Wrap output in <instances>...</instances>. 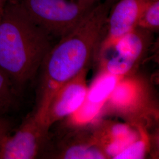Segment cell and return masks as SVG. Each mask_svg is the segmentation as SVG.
Instances as JSON below:
<instances>
[{"label":"cell","instance_id":"6da1fadb","mask_svg":"<svg viewBox=\"0 0 159 159\" xmlns=\"http://www.w3.org/2000/svg\"><path fill=\"white\" fill-rule=\"evenodd\" d=\"M116 0L98 1L79 24L60 39L47 54L42 73L37 109L42 121L51 99L60 88L88 69L96 56L105 33L110 10Z\"/></svg>","mask_w":159,"mask_h":159},{"label":"cell","instance_id":"7a4b0ae2","mask_svg":"<svg viewBox=\"0 0 159 159\" xmlns=\"http://www.w3.org/2000/svg\"><path fill=\"white\" fill-rule=\"evenodd\" d=\"M18 0H8L0 15V69L19 89L34 79L53 45Z\"/></svg>","mask_w":159,"mask_h":159},{"label":"cell","instance_id":"3957f363","mask_svg":"<svg viewBox=\"0 0 159 159\" xmlns=\"http://www.w3.org/2000/svg\"><path fill=\"white\" fill-rule=\"evenodd\" d=\"M18 1L34 23L52 37L59 39L75 29L98 2L95 0Z\"/></svg>","mask_w":159,"mask_h":159},{"label":"cell","instance_id":"277c9868","mask_svg":"<svg viewBox=\"0 0 159 159\" xmlns=\"http://www.w3.org/2000/svg\"><path fill=\"white\" fill-rule=\"evenodd\" d=\"M50 127L32 114L12 135L0 140V159H34L44 152Z\"/></svg>","mask_w":159,"mask_h":159},{"label":"cell","instance_id":"5b68a950","mask_svg":"<svg viewBox=\"0 0 159 159\" xmlns=\"http://www.w3.org/2000/svg\"><path fill=\"white\" fill-rule=\"evenodd\" d=\"M153 33L139 27L133 29L114 46L111 57L99 61L100 70L123 77L132 75L152 44Z\"/></svg>","mask_w":159,"mask_h":159},{"label":"cell","instance_id":"8992f818","mask_svg":"<svg viewBox=\"0 0 159 159\" xmlns=\"http://www.w3.org/2000/svg\"><path fill=\"white\" fill-rule=\"evenodd\" d=\"M148 0H117L108 14L104 35L95 60L104 57L121 38L137 27L139 15Z\"/></svg>","mask_w":159,"mask_h":159},{"label":"cell","instance_id":"52a82bcc","mask_svg":"<svg viewBox=\"0 0 159 159\" xmlns=\"http://www.w3.org/2000/svg\"><path fill=\"white\" fill-rule=\"evenodd\" d=\"M85 69L62 85L51 99L42 122L51 127L75 112L85 101L88 91Z\"/></svg>","mask_w":159,"mask_h":159},{"label":"cell","instance_id":"ba28073f","mask_svg":"<svg viewBox=\"0 0 159 159\" xmlns=\"http://www.w3.org/2000/svg\"><path fill=\"white\" fill-rule=\"evenodd\" d=\"M128 75L120 81L104 105L118 114L131 120L149 108L148 94L146 84L141 80Z\"/></svg>","mask_w":159,"mask_h":159},{"label":"cell","instance_id":"9c48e42d","mask_svg":"<svg viewBox=\"0 0 159 159\" xmlns=\"http://www.w3.org/2000/svg\"><path fill=\"white\" fill-rule=\"evenodd\" d=\"M132 125L104 121L95 126L91 132L95 142L108 159H115L139 136L140 125L136 124L135 128Z\"/></svg>","mask_w":159,"mask_h":159},{"label":"cell","instance_id":"30bf717a","mask_svg":"<svg viewBox=\"0 0 159 159\" xmlns=\"http://www.w3.org/2000/svg\"><path fill=\"white\" fill-rule=\"evenodd\" d=\"M65 137L57 148L56 158L106 159L107 155L95 142L92 132L76 130Z\"/></svg>","mask_w":159,"mask_h":159},{"label":"cell","instance_id":"8fae6325","mask_svg":"<svg viewBox=\"0 0 159 159\" xmlns=\"http://www.w3.org/2000/svg\"><path fill=\"white\" fill-rule=\"evenodd\" d=\"M123 78L124 77L100 70L88 88L84 102L103 108L116 87Z\"/></svg>","mask_w":159,"mask_h":159},{"label":"cell","instance_id":"7c38bea8","mask_svg":"<svg viewBox=\"0 0 159 159\" xmlns=\"http://www.w3.org/2000/svg\"><path fill=\"white\" fill-rule=\"evenodd\" d=\"M137 27L157 32L159 29V0H148L139 15Z\"/></svg>","mask_w":159,"mask_h":159},{"label":"cell","instance_id":"4fadbf2b","mask_svg":"<svg viewBox=\"0 0 159 159\" xmlns=\"http://www.w3.org/2000/svg\"><path fill=\"white\" fill-rule=\"evenodd\" d=\"M150 148L148 134L140 125L139 137L120 153L115 159H140L146 157Z\"/></svg>","mask_w":159,"mask_h":159},{"label":"cell","instance_id":"5bb4252c","mask_svg":"<svg viewBox=\"0 0 159 159\" xmlns=\"http://www.w3.org/2000/svg\"><path fill=\"white\" fill-rule=\"evenodd\" d=\"M16 89L0 69V113L8 111L14 106Z\"/></svg>","mask_w":159,"mask_h":159},{"label":"cell","instance_id":"9a60e30c","mask_svg":"<svg viewBox=\"0 0 159 159\" xmlns=\"http://www.w3.org/2000/svg\"><path fill=\"white\" fill-rule=\"evenodd\" d=\"M10 130V123L0 116V140L9 134Z\"/></svg>","mask_w":159,"mask_h":159},{"label":"cell","instance_id":"2e32d148","mask_svg":"<svg viewBox=\"0 0 159 159\" xmlns=\"http://www.w3.org/2000/svg\"><path fill=\"white\" fill-rule=\"evenodd\" d=\"M7 1L8 0H0V15L2 11V10H3Z\"/></svg>","mask_w":159,"mask_h":159},{"label":"cell","instance_id":"e0dca14e","mask_svg":"<svg viewBox=\"0 0 159 159\" xmlns=\"http://www.w3.org/2000/svg\"><path fill=\"white\" fill-rule=\"evenodd\" d=\"M95 1H102V0H95ZM116 1H117V0H116Z\"/></svg>","mask_w":159,"mask_h":159}]
</instances>
